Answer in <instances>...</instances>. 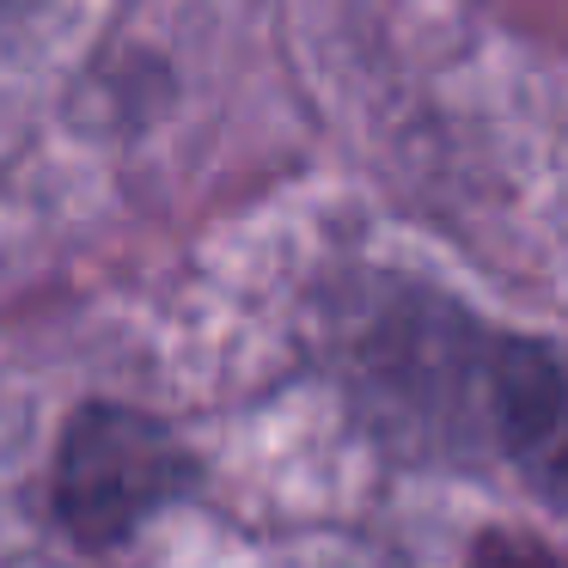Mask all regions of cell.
Returning a JSON list of instances; mask_svg holds the SVG:
<instances>
[{
    "label": "cell",
    "mask_w": 568,
    "mask_h": 568,
    "mask_svg": "<svg viewBox=\"0 0 568 568\" xmlns=\"http://www.w3.org/2000/svg\"><path fill=\"white\" fill-rule=\"evenodd\" d=\"M336 361L355 409L392 446L453 465L495 458L501 331H483L446 294L379 282L343 300Z\"/></svg>",
    "instance_id": "1"
},
{
    "label": "cell",
    "mask_w": 568,
    "mask_h": 568,
    "mask_svg": "<svg viewBox=\"0 0 568 568\" xmlns=\"http://www.w3.org/2000/svg\"><path fill=\"white\" fill-rule=\"evenodd\" d=\"M196 458L135 404H87L55 453V514L87 550H111L160 507L190 495Z\"/></svg>",
    "instance_id": "2"
},
{
    "label": "cell",
    "mask_w": 568,
    "mask_h": 568,
    "mask_svg": "<svg viewBox=\"0 0 568 568\" xmlns=\"http://www.w3.org/2000/svg\"><path fill=\"white\" fill-rule=\"evenodd\" d=\"M495 465L519 470L544 507L568 514V355L538 336H501Z\"/></svg>",
    "instance_id": "3"
},
{
    "label": "cell",
    "mask_w": 568,
    "mask_h": 568,
    "mask_svg": "<svg viewBox=\"0 0 568 568\" xmlns=\"http://www.w3.org/2000/svg\"><path fill=\"white\" fill-rule=\"evenodd\" d=\"M470 568H568V556L544 550L519 531H483V544L470 550Z\"/></svg>",
    "instance_id": "4"
},
{
    "label": "cell",
    "mask_w": 568,
    "mask_h": 568,
    "mask_svg": "<svg viewBox=\"0 0 568 568\" xmlns=\"http://www.w3.org/2000/svg\"><path fill=\"white\" fill-rule=\"evenodd\" d=\"M31 7H43V0H0V26H13V19H26Z\"/></svg>",
    "instance_id": "5"
}]
</instances>
